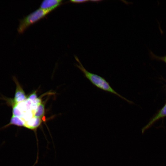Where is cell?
<instances>
[{
    "mask_svg": "<svg viewBox=\"0 0 166 166\" xmlns=\"http://www.w3.org/2000/svg\"><path fill=\"white\" fill-rule=\"evenodd\" d=\"M38 98L36 91L33 92L27 96V98L32 101H34Z\"/></svg>",
    "mask_w": 166,
    "mask_h": 166,
    "instance_id": "cell-7",
    "label": "cell"
},
{
    "mask_svg": "<svg viewBox=\"0 0 166 166\" xmlns=\"http://www.w3.org/2000/svg\"><path fill=\"white\" fill-rule=\"evenodd\" d=\"M62 0H45L42 2L40 8L44 10H53L61 3Z\"/></svg>",
    "mask_w": 166,
    "mask_h": 166,
    "instance_id": "cell-4",
    "label": "cell"
},
{
    "mask_svg": "<svg viewBox=\"0 0 166 166\" xmlns=\"http://www.w3.org/2000/svg\"><path fill=\"white\" fill-rule=\"evenodd\" d=\"M156 58L161 60L166 63V56L164 57H157L155 56Z\"/></svg>",
    "mask_w": 166,
    "mask_h": 166,
    "instance_id": "cell-9",
    "label": "cell"
},
{
    "mask_svg": "<svg viewBox=\"0 0 166 166\" xmlns=\"http://www.w3.org/2000/svg\"><path fill=\"white\" fill-rule=\"evenodd\" d=\"M74 57L79 64L78 65L76 64V66L81 71L85 77L93 85L101 90L116 95L130 104L132 103V101L128 100L116 91L111 86L109 82L107 81L105 78L87 70L82 65L77 57L75 55Z\"/></svg>",
    "mask_w": 166,
    "mask_h": 166,
    "instance_id": "cell-1",
    "label": "cell"
},
{
    "mask_svg": "<svg viewBox=\"0 0 166 166\" xmlns=\"http://www.w3.org/2000/svg\"><path fill=\"white\" fill-rule=\"evenodd\" d=\"M45 104L42 102L38 106L34 112V116L35 117L42 118L46 121L45 117Z\"/></svg>",
    "mask_w": 166,
    "mask_h": 166,
    "instance_id": "cell-6",
    "label": "cell"
},
{
    "mask_svg": "<svg viewBox=\"0 0 166 166\" xmlns=\"http://www.w3.org/2000/svg\"><path fill=\"white\" fill-rule=\"evenodd\" d=\"M166 117V104L159 111L157 114L153 117L149 123L142 129L143 133L145 131L149 128L155 121L161 118Z\"/></svg>",
    "mask_w": 166,
    "mask_h": 166,
    "instance_id": "cell-5",
    "label": "cell"
},
{
    "mask_svg": "<svg viewBox=\"0 0 166 166\" xmlns=\"http://www.w3.org/2000/svg\"><path fill=\"white\" fill-rule=\"evenodd\" d=\"M13 79L16 85L14 97L13 99H6L7 103L11 106L22 102L27 98V96L26 95L23 88L16 78L14 77Z\"/></svg>",
    "mask_w": 166,
    "mask_h": 166,
    "instance_id": "cell-3",
    "label": "cell"
},
{
    "mask_svg": "<svg viewBox=\"0 0 166 166\" xmlns=\"http://www.w3.org/2000/svg\"><path fill=\"white\" fill-rule=\"evenodd\" d=\"M70 2L74 3H80L90 1L89 0H71L70 1Z\"/></svg>",
    "mask_w": 166,
    "mask_h": 166,
    "instance_id": "cell-8",
    "label": "cell"
},
{
    "mask_svg": "<svg viewBox=\"0 0 166 166\" xmlns=\"http://www.w3.org/2000/svg\"><path fill=\"white\" fill-rule=\"evenodd\" d=\"M52 10L51 9L44 10L40 8L19 20L17 28L18 33H23L30 26L44 18Z\"/></svg>",
    "mask_w": 166,
    "mask_h": 166,
    "instance_id": "cell-2",
    "label": "cell"
}]
</instances>
